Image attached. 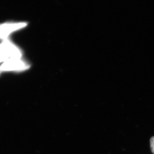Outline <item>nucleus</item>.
Wrapping results in <instances>:
<instances>
[{
	"instance_id": "4",
	"label": "nucleus",
	"mask_w": 154,
	"mask_h": 154,
	"mask_svg": "<svg viewBox=\"0 0 154 154\" xmlns=\"http://www.w3.org/2000/svg\"><path fill=\"white\" fill-rule=\"evenodd\" d=\"M8 60V58L6 56L0 43V63H4V62Z\"/></svg>"
},
{
	"instance_id": "6",
	"label": "nucleus",
	"mask_w": 154,
	"mask_h": 154,
	"mask_svg": "<svg viewBox=\"0 0 154 154\" xmlns=\"http://www.w3.org/2000/svg\"><path fill=\"white\" fill-rule=\"evenodd\" d=\"M1 72H2V71H1V70H0V73H1Z\"/></svg>"
},
{
	"instance_id": "5",
	"label": "nucleus",
	"mask_w": 154,
	"mask_h": 154,
	"mask_svg": "<svg viewBox=\"0 0 154 154\" xmlns=\"http://www.w3.org/2000/svg\"><path fill=\"white\" fill-rule=\"evenodd\" d=\"M150 142L151 149L152 152L154 154V137H152L151 138Z\"/></svg>"
},
{
	"instance_id": "1",
	"label": "nucleus",
	"mask_w": 154,
	"mask_h": 154,
	"mask_svg": "<svg viewBox=\"0 0 154 154\" xmlns=\"http://www.w3.org/2000/svg\"><path fill=\"white\" fill-rule=\"evenodd\" d=\"M29 68L28 64L20 59H10L4 62L0 66V70L2 72H21Z\"/></svg>"
},
{
	"instance_id": "2",
	"label": "nucleus",
	"mask_w": 154,
	"mask_h": 154,
	"mask_svg": "<svg viewBox=\"0 0 154 154\" xmlns=\"http://www.w3.org/2000/svg\"><path fill=\"white\" fill-rule=\"evenodd\" d=\"M27 25L25 22H6L0 24V39L8 38L11 33L25 28Z\"/></svg>"
},
{
	"instance_id": "3",
	"label": "nucleus",
	"mask_w": 154,
	"mask_h": 154,
	"mask_svg": "<svg viewBox=\"0 0 154 154\" xmlns=\"http://www.w3.org/2000/svg\"><path fill=\"white\" fill-rule=\"evenodd\" d=\"M1 45L8 60L22 59L21 50L12 43L9 38L2 40Z\"/></svg>"
}]
</instances>
